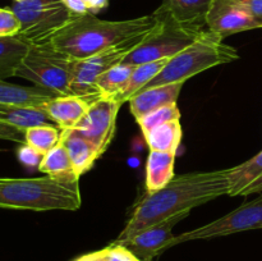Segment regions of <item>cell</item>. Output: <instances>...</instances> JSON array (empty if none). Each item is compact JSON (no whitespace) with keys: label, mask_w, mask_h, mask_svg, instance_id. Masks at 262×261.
I'll use <instances>...</instances> for the list:
<instances>
[{"label":"cell","mask_w":262,"mask_h":261,"mask_svg":"<svg viewBox=\"0 0 262 261\" xmlns=\"http://www.w3.org/2000/svg\"><path fill=\"white\" fill-rule=\"evenodd\" d=\"M228 170L199 171L174 177L160 191L147 193L133 209L124 229L112 243L124 245L142 230L152 227L179 212L207 204L228 194Z\"/></svg>","instance_id":"6da1fadb"},{"label":"cell","mask_w":262,"mask_h":261,"mask_svg":"<svg viewBox=\"0 0 262 261\" xmlns=\"http://www.w3.org/2000/svg\"><path fill=\"white\" fill-rule=\"evenodd\" d=\"M159 23L156 13L125 20H104L94 14L77 15L51 37L50 42L56 50L79 60L133 36L150 32Z\"/></svg>","instance_id":"7a4b0ae2"},{"label":"cell","mask_w":262,"mask_h":261,"mask_svg":"<svg viewBox=\"0 0 262 261\" xmlns=\"http://www.w3.org/2000/svg\"><path fill=\"white\" fill-rule=\"evenodd\" d=\"M79 181L41 178H0V207L50 211L78 210L82 205Z\"/></svg>","instance_id":"3957f363"},{"label":"cell","mask_w":262,"mask_h":261,"mask_svg":"<svg viewBox=\"0 0 262 261\" xmlns=\"http://www.w3.org/2000/svg\"><path fill=\"white\" fill-rule=\"evenodd\" d=\"M237 59L238 53L234 48L224 44L219 35L205 30L192 45L170 58L163 71L145 89L186 82L191 77L212 67L230 63Z\"/></svg>","instance_id":"277c9868"},{"label":"cell","mask_w":262,"mask_h":261,"mask_svg":"<svg viewBox=\"0 0 262 261\" xmlns=\"http://www.w3.org/2000/svg\"><path fill=\"white\" fill-rule=\"evenodd\" d=\"M76 59L56 50L50 41L31 44L20 61L15 77L32 82L35 86L67 96L71 94Z\"/></svg>","instance_id":"5b68a950"},{"label":"cell","mask_w":262,"mask_h":261,"mask_svg":"<svg viewBox=\"0 0 262 261\" xmlns=\"http://www.w3.org/2000/svg\"><path fill=\"white\" fill-rule=\"evenodd\" d=\"M160 23L147 35L142 44L132 51L123 63L130 66L148 63L159 59H170L194 42L205 30L177 22L169 15L155 10Z\"/></svg>","instance_id":"8992f818"},{"label":"cell","mask_w":262,"mask_h":261,"mask_svg":"<svg viewBox=\"0 0 262 261\" xmlns=\"http://www.w3.org/2000/svg\"><path fill=\"white\" fill-rule=\"evenodd\" d=\"M10 8L20 22L18 36L30 44L50 41L58 31L77 17L63 0H27L14 3Z\"/></svg>","instance_id":"52a82bcc"},{"label":"cell","mask_w":262,"mask_h":261,"mask_svg":"<svg viewBox=\"0 0 262 261\" xmlns=\"http://www.w3.org/2000/svg\"><path fill=\"white\" fill-rule=\"evenodd\" d=\"M150 32L133 36L123 42L110 46V48L95 54V55L76 60L73 81L71 84V94L77 95V96L100 97L95 89L96 79L110 68L123 63L124 59L145 41Z\"/></svg>","instance_id":"ba28073f"},{"label":"cell","mask_w":262,"mask_h":261,"mask_svg":"<svg viewBox=\"0 0 262 261\" xmlns=\"http://www.w3.org/2000/svg\"><path fill=\"white\" fill-rule=\"evenodd\" d=\"M253 229H262V193L252 201L245 202L214 222L179 235H174L173 240L169 242L168 248L189 241L211 240Z\"/></svg>","instance_id":"9c48e42d"},{"label":"cell","mask_w":262,"mask_h":261,"mask_svg":"<svg viewBox=\"0 0 262 261\" xmlns=\"http://www.w3.org/2000/svg\"><path fill=\"white\" fill-rule=\"evenodd\" d=\"M122 104L113 97H99L90 105L89 110L76 125L96 148L101 158L112 143L117 125V115Z\"/></svg>","instance_id":"30bf717a"},{"label":"cell","mask_w":262,"mask_h":261,"mask_svg":"<svg viewBox=\"0 0 262 261\" xmlns=\"http://www.w3.org/2000/svg\"><path fill=\"white\" fill-rule=\"evenodd\" d=\"M189 212L191 211L179 212L158 224H154L152 227L136 234L123 246H127L140 260L152 261V258L168 250L169 242L174 238L173 228L186 219Z\"/></svg>","instance_id":"8fae6325"},{"label":"cell","mask_w":262,"mask_h":261,"mask_svg":"<svg viewBox=\"0 0 262 261\" xmlns=\"http://www.w3.org/2000/svg\"><path fill=\"white\" fill-rule=\"evenodd\" d=\"M209 31L222 38L233 33L262 28V23L238 7L233 0H214L206 17Z\"/></svg>","instance_id":"7c38bea8"},{"label":"cell","mask_w":262,"mask_h":261,"mask_svg":"<svg viewBox=\"0 0 262 261\" xmlns=\"http://www.w3.org/2000/svg\"><path fill=\"white\" fill-rule=\"evenodd\" d=\"M99 97L67 95L58 96L42 105V109L60 129H71L81 122L94 100Z\"/></svg>","instance_id":"4fadbf2b"},{"label":"cell","mask_w":262,"mask_h":261,"mask_svg":"<svg viewBox=\"0 0 262 261\" xmlns=\"http://www.w3.org/2000/svg\"><path fill=\"white\" fill-rule=\"evenodd\" d=\"M183 83L184 82H177V83L142 89L129 100L130 113L138 122L159 107H163L169 104H176Z\"/></svg>","instance_id":"5bb4252c"},{"label":"cell","mask_w":262,"mask_h":261,"mask_svg":"<svg viewBox=\"0 0 262 261\" xmlns=\"http://www.w3.org/2000/svg\"><path fill=\"white\" fill-rule=\"evenodd\" d=\"M227 170L229 196H248L262 192V151Z\"/></svg>","instance_id":"9a60e30c"},{"label":"cell","mask_w":262,"mask_h":261,"mask_svg":"<svg viewBox=\"0 0 262 261\" xmlns=\"http://www.w3.org/2000/svg\"><path fill=\"white\" fill-rule=\"evenodd\" d=\"M59 142L66 147L78 178L89 171L95 161L100 159L95 146L76 128L61 129Z\"/></svg>","instance_id":"2e32d148"},{"label":"cell","mask_w":262,"mask_h":261,"mask_svg":"<svg viewBox=\"0 0 262 261\" xmlns=\"http://www.w3.org/2000/svg\"><path fill=\"white\" fill-rule=\"evenodd\" d=\"M214 0H163L158 12L169 15L186 26L201 27L206 25V17Z\"/></svg>","instance_id":"e0dca14e"},{"label":"cell","mask_w":262,"mask_h":261,"mask_svg":"<svg viewBox=\"0 0 262 261\" xmlns=\"http://www.w3.org/2000/svg\"><path fill=\"white\" fill-rule=\"evenodd\" d=\"M176 154L150 150L146 163V188L148 193L168 186L174 176Z\"/></svg>","instance_id":"ac0fdd59"},{"label":"cell","mask_w":262,"mask_h":261,"mask_svg":"<svg viewBox=\"0 0 262 261\" xmlns=\"http://www.w3.org/2000/svg\"><path fill=\"white\" fill-rule=\"evenodd\" d=\"M58 96L61 95L41 87L19 86L0 79V102L42 107L43 104Z\"/></svg>","instance_id":"d6986e66"},{"label":"cell","mask_w":262,"mask_h":261,"mask_svg":"<svg viewBox=\"0 0 262 261\" xmlns=\"http://www.w3.org/2000/svg\"><path fill=\"white\" fill-rule=\"evenodd\" d=\"M0 122L26 130L36 125L50 124L53 120L41 106L0 102Z\"/></svg>","instance_id":"ffe728a7"},{"label":"cell","mask_w":262,"mask_h":261,"mask_svg":"<svg viewBox=\"0 0 262 261\" xmlns=\"http://www.w3.org/2000/svg\"><path fill=\"white\" fill-rule=\"evenodd\" d=\"M170 59H159V60L148 61V63L138 64L135 66L129 79L125 83V86L115 95L113 99L117 100L120 104H124L125 101H129L137 92L145 89L147 83H150L159 73L164 69V67L168 64Z\"/></svg>","instance_id":"44dd1931"},{"label":"cell","mask_w":262,"mask_h":261,"mask_svg":"<svg viewBox=\"0 0 262 261\" xmlns=\"http://www.w3.org/2000/svg\"><path fill=\"white\" fill-rule=\"evenodd\" d=\"M182 135L183 130H182L181 119L165 122L143 133L150 150L171 154H177V150L181 145Z\"/></svg>","instance_id":"7402d4cb"},{"label":"cell","mask_w":262,"mask_h":261,"mask_svg":"<svg viewBox=\"0 0 262 261\" xmlns=\"http://www.w3.org/2000/svg\"><path fill=\"white\" fill-rule=\"evenodd\" d=\"M31 44L19 36L0 37V79L15 77L20 61L27 54Z\"/></svg>","instance_id":"603a6c76"},{"label":"cell","mask_w":262,"mask_h":261,"mask_svg":"<svg viewBox=\"0 0 262 261\" xmlns=\"http://www.w3.org/2000/svg\"><path fill=\"white\" fill-rule=\"evenodd\" d=\"M37 168L41 173L61 179V181H79L78 176L74 171L71 158H69L66 147L60 142L42 156V160Z\"/></svg>","instance_id":"cb8c5ba5"},{"label":"cell","mask_w":262,"mask_h":261,"mask_svg":"<svg viewBox=\"0 0 262 261\" xmlns=\"http://www.w3.org/2000/svg\"><path fill=\"white\" fill-rule=\"evenodd\" d=\"M135 66L120 63L102 73L96 79L95 89L100 97H114L129 79Z\"/></svg>","instance_id":"d4e9b609"},{"label":"cell","mask_w":262,"mask_h":261,"mask_svg":"<svg viewBox=\"0 0 262 261\" xmlns=\"http://www.w3.org/2000/svg\"><path fill=\"white\" fill-rule=\"evenodd\" d=\"M61 129L53 124L36 125L26 129V142L36 151L45 155L48 151L55 147L60 140Z\"/></svg>","instance_id":"484cf974"},{"label":"cell","mask_w":262,"mask_h":261,"mask_svg":"<svg viewBox=\"0 0 262 261\" xmlns=\"http://www.w3.org/2000/svg\"><path fill=\"white\" fill-rule=\"evenodd\" d=\"M176 119H181V110H179L177 102L176 104H169L163 107H159L155 112L150 113L146 117H143L142 119L138 120L137 123L140 124L142 133H146L151 128L156 127V125Z\"/></svg>","instance_id":"4316f807"},{"label":"cell","mask_w":262,"mask_h":261,"mask_svg":"<svg viewBox=\"0 0 262 261\" xmlns=\"http://www.w3.org/2000/svg\"><path fill=\"white\" fill-rule=\"evenodd\" d=\"M72 13L76 15L96 14L107 7L109 0H63Z\"/></svg>","instance_id":"83f0119b"},{"label":"cell","mask_w":262,"mask_h":261,"mask_svg":"<svg viewBox=\"0 0 262 261\" xmlns=\"http://www.w3.org/2000/svg\"><path fill=\"white\" fill-rule=\"evenodd\" d=\"M101 261H142L127 247L123 245L112 243L107 247L99 251Z\"/></svg>","instance_id":"f1b7e54d"},{"label":"cell","mask_w":262,"mask_h":261,"mask_svg":"<svg viewBox=\"0 0 262 261\" xmlns=\"http://www.w3.org/2000/svg\"><path fill=\"white\" fill-rule=\"evenodd\" d=\"M20 31V22L12 8H0V37L17 36Z\"/></svg>","instance_id":"f546056e"},{"label":"cell","mask_w":262,"mask_h":261,"mask_svg":"<svg viewBox=\"0 0 262 261\" xmlns=\"http://www.w3.org/2000/svg\"><path fill=\"white\" fill-rule=\"evenodd\" d=\"M18 159H19L20 163L26 166H30V168H33V166L40 165L41 160H42V156L38 151H36L35 148H32L31 146H28L27 143H22L20 147L18 148Z\"/></svg>","instance_id":"4dcf8cb0"},{"label":"cell","mask_w":262,"mask_h":261,"mask_svg":"<svg viewBox=\"0 0 262 261\" xmlns=\"http://www.w3.org/2000/svg\"><path fill=\"white\" fill-rule=\"evenodd\" d=\"M0 140L12 141V142H18L22 145L26 142V130L0 122Z\"/></svg>","instance_id":"1f68e13d"},{"label":"cell","mask_w":262,"mask_h":261,"mask_svg":"<svg viewBox=\"0 0 262 261\" xmlns=\"http://www.w3.org/2000/svg\"><path fill=\"white\" fill-rule=\"evenodd\" d=\"M233 2L262 23V0H233Z\"/></svg>","instance_id":"d6a6232c"},{"label":"cell","mask_w":262,"mask_h":261,"mask_svg":"<svg viewBox=\"0 0 262 261\" xmlns=\"http://www.w3.org/2000/svg\"><path fill=\"white\" fill-rule=\"evenodd\" d=\"M74 261H101V260H100L99 251H95V252L86 253V255L83 256H79V257L76 258Z\"/></svg>","instance_id":"836d02e7"},{"label":"cell","mask_w":262,"mask_h":261,"mask_svg":"<svg viewBox=\"0 0 262 261\" xmlns=\"http://www.w3.org/2000/svg\"><path fill=\"white\" fill-rule=\"evenodd\" d=\"M13 2H14V3H25V2H27V0H13Z\"/></svg>","instance_id":"e575fe53"}]
</instances>
